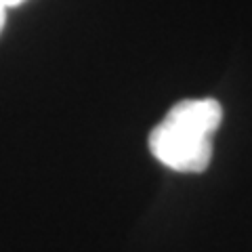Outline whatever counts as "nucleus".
Masks as SVG:
<instances>
[{
  "mask_svg": "<svg viewBox=\"0 0 252 252\" xmlns=\"http://www.w3.org/2000/svg\"><path fill=\"white\" fill-rule=\"evenodd\" d=\"M223 122L217 99H183L168 109L149 135L152 156L177 172H202L210 166L212 139Z\"/></svg>",
  "mask_w": 252,
  "mask_h": 252,
  "instance_id": "nucleus-1",
  "label": "nucleus"
},
{
  "mask_svg": "<svg viewBox=\"0 0 252 252\" xmlns=\"http://www.w3.org/2000/svg\"><path fill=\"white\" fill-rule=\"evenodd\" d=\"M4 23H6V6L2 0H0V32L4 30Z\"/></svg>",
  "mask_w": 252,
  "mask_h": 252,
  "instance_id": "nucleus-2",
  "label": "nucleus"
},
{
  "mask_svg": "<svg viewBox=\"0 0 252 252\" xmlns=\"http://www.w3.org/2000/svg\"><path fill=\"white\" fill-rule=\"evenodd\" d=\"M2 2H4L6 9H11V6H19V4H23L26 0H2Z\"/></svg>",
  "mask_w": 252,
  "mask_h": 252,
  "instance_id": "nucleus-3",
  "label": "nucleus"
}]
</instances>
